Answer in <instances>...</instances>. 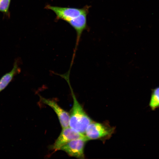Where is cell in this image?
I'll return each mask as SVG.
<instances>
[{
  "instance_id": "obj_1",
  "label": "cell",
  "mask_w": 159,
  "mask_h": 159,
  "mask_svg": "<svg viewBox=\"0 0 159 159\" xmlns=\"http://www.w3.org/2000/svg\"><path fill=\"white\" fill-rule=\"evenodd\" d=\"M65 80L69 86L73 101L72 107L69 113V126L85 135L87 127L92 121L77 101L70 84L69 77H66Z\"/></svg>"
},
{
  "instance_id": "obj_2",
  "label": "cell",
  "mask_w": 159,
  "mask_h": 159,
  "mask_svg": "<svg viewBox=\"0 0 159 159\" xmlns=\"http://www.w3.org/2000/svg\"><path fill=\"white\" fill-rule=\"evenodd\" d=\"M45 8L53 11L56 14L57 20H62L67 22L82 14L88 13L90 6H86L82 8H78L47 5Z\"/></svg>"
},
{
  "instance_id": "obj_3",
  "label": "cell",
  "mask_w": 159,
  "mask_h": 159,
  "mask_svg": "<svg viewBox=\"0 0 159 159\" xmlns=\"http://www.w3.org/2000/svg\"><path fill=\"white\" fill-rule=\"evenodd\" d=\"M114 131L113 128L92 121L87 127L85 135L87 140H95L110 136Z\"/></svg>"
},
{
  "instance_id": "obj_4",
  "label": "cell",
  "mask_w": 159,
  "mask_h": 159,
  "mask_svg": "<svg viewBox=\"0 0 159 159\" xmlns=\"http://www.w3.org/2000/svg\"><path fill=\"white\" fill-rule=\"evenodd\" d=\"M81 138H86L85 135L69 127L63 128L59 136L50 148L55 151L60 150L62 146L71 141Z\"/></svg>"
},
{
  "instance_id": "obj_5",
  "label": "cell",
  "mask_w": 159,
  "mask_h": 159,
  "mask_svg": "<svg viewBox=\"0 0 159 159\" xmlns=\"http://www.w3.org/2000/svg\"><path fill=\"white\" fill-rule=\"evenodd\" d=\"M86 138L74 140L62 146L60 150L65 152L69 155L79 159L85 158L84 149Z\"/></svg>"
},
{
  "instance_id": "obj_6",
  "label": "cell",
  "mask_w": 159,
  "mask_h": 159,
  "mask_svg": "<svg viewBox=\"0 0 159 159\" xmlns=\"http://www.w3.org/2000/svg\"><path fill=\"white\" fill-rule=\"evenodd\" d=\"M42 102L51 107L57 115L62 128L69 126V113L62 108L54 100L44 98L39 95Z\"/></svg>"
},
{
  "instance_id": "obj_7",
  "label": "cell",
  "mask_w": 159,
  "mask_h": 159,
  "mask_svg": "<svg viewBox=\"0 0 159 159\" xmlns=\"http://www.w3.org/2000/svg\"><path fill=\"white\" fill-rule=\"evenodd\" d=\"M88 13L82 14L67 22L75 30L77 33L76 44L74 52L73 55V58H74L75 53L82 33L87 28V16Z\"/></svg>"
},
{
  "instance_id": "obj_8",
  "label": "cell",
  "mask_w": 159,
  "mask_h": 159,
  "mask_svg": "<svg viewBox=\"0 0 159 159\" xmlns=\"http://www.w3.org/2000/svg\"><path fill=\"white\" fill-rule=\"evenodd\" d=\"M19 70L20 69L16 61L15 62L12 70L4 74L0 79V92L6 87L14 77L19 72Z\"/></svg>"
},
{
  "instance_id": "obj_9",
  "label": "cell",
  "mask_w": 159,
  "mask_h": 159,
  "mask_svg": "<svg viewBox=\"0 0 159 159\" xmlns=\"http://www.w3.org/2000/svg\"><path fill=\"white\" fill-rule=\"evenodd\" d=\"M149 106L153 111L159 108V87L152 90Z\"/></svg>"
},
{
  "instance_id": "obj_10",
  "label": "cell",
  "mask_w": 159,
  "mask_h": 159,
  "mask_svg": "<svg viewBox=\"0 0 159 159\" xmlns=\"http://www.w3.org/2000/svg\"><path fill=\"white\" fill-rule=\"evenodd\" d=\"M11 0H0V11L5 18H9L10 12L9 8Z\"/></svg>"
}]
</instances>
